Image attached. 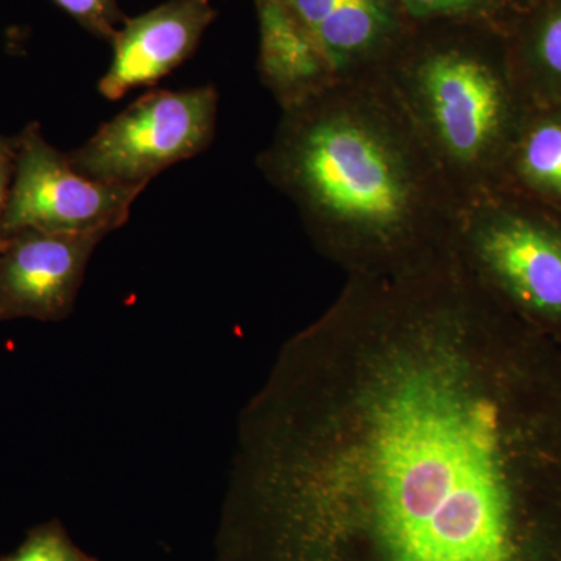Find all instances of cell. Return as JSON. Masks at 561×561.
I'll return each instance as SVG.
<instances>
[{
	"mask_svg": "<svg viewBox=\"0 0 561 561\" xmlns=\"http://www.w3.org/2000/svg\"><path fill=\"white\" fill-rule=\"evenodd\" d=\"M500 302L456 250L350 275L242 412L216 561H559L516 476Z\"/></svg>",
	"mask_w": 561,
	"mask_h": 561,
	"instance_id": "cell-1",
	"label": "cell"
},
{
	"mask_svg": "<svg viewBox=\"0 0 561 561\" xmlns=\"http://www.w3.org/2000/svg\"><path fill=\"white\" fill-rule=\"evenodd\" d=\"M257 165L348 275L401 271L454 245L459 197L382 72L283 111Z\"/></svg>",
	"mask_w": 561,
	"mask_h": 561,
	"instance_id": "cell-2",
	"label": "cell"
},
{
	"mask_svg": "<svg viewBox=\"0 0 561 561\" xmlns=\"http://www.w3.org/2000/svg\"><path fill=\"white\" fill-rule=\"evenodd\" d=\"M446 27L419 33L412 25L382 73L461 202L496 186L529 110L515 69L485 41L494 27Z\"/></svg>",
	"mask_w": 561,
	"mask_h": 561,
	"instance_id": "cell-3",
	"label": "cell"
},
{
	"mask_svg": "<svg viewBox=\"0 0 561 561\" xmlns=\"http://www.w3.org/2000/svg\"><path fill=\"white\" fill-rule=\"evenodd\" d=\"M457 250L502 301L561 317V228L537 206L501 190L460 202Z\"/></svg>",
	"mask_w": 561,
	"mask_h": 561,
	"instance_id": "cell-4",
	"label": "cell"
},
{
	"mask_svg": "<svg viewBox=\"0 0 561 561\" xmlns=\"http://www.w3.org/2000/svg\"><path fill=\"white\" fill-rule=\"evenodd\" d=\"M216 88L150 91L68 153L77 172L92 180L149 186L176 162L208 149L216 133Z\"/></svg>",
	"mask_w": 561,
	"mask_h": 561,
	"instance_id": "cell-5",
	"label": "cell"
},
{
	"mask_svg": "<svg viewBox=\"0 0 561 561\" xmlns=\"http://www.w3.org/2000/svg\"><path fill=\"white\" fill-rule=\"evenodd\" d=\"M16 140L3 238L24 230L108 236L127 224L146 186L105 183L77 172L68 153L47 142L38 122L27 125Z\"/></svg>",
	"mask_w": 561,
	"mask_h": 561,
	"instance_id": "cell-6",
	"label": "cell"
},
{
	"mask_svg": "<svg viewBox=\"0 0 561 561\" xmlns=\"http://www.w3.org/2000/svg\"><path fill=\"white\" fill-rule=\"evenodd\" d=\"M103 234L24 230L0 247V321L65 320Z\"/></svg>",
	"mask_w": 561,
	"mask_h": 561,
	"instance_id": "cell-7",
	"label": "cell"
},
{
	"mask_svg": "<svg viewBox=\"0 0 561 561\" xmlns=\"http://www.w3.org/2000/svg\"><path fill=\"white\" fill-rule=\"evenodd\" d=\"M214 18L213 0H169L127 20L111 41L113 61L99 92L114 102L158 83L194 54Z\"/></svg>",
	"mask_w": 561,
	"mask_h": 561,
	"instance_id": "cell-8",
	"label": "cell"
},
{
	"mask_svg": "<svg viewBox=\"0 0 561 561\" xmlns=\"http://www.w3.org/2000/svg\"><path fill=\"white\" fill-rule=\"evenodd\" d=\"M339 80L381 73L413 25L394 0H287Z\"/></svg>",
	"mask_w": 561,
	"mask_h": 561,
	"instance_id": "cell-9",
	"label": "cell"
},
{
	"mask_svg": "<svg viewBox=\"0 0 561 561\" xmlns=\"http://www.w3.org/2000/svg\"><path fill=\"white\" fill-rule=\"evenodd\" d=\"M260 76L280 110L311 101L339 80L319 41L287 0H256Z\"/></svg>",
	"mask_w": 561,
	"mask_h": 561,
	"instance_id": "cell-10",
	"label": "cell"
},
{
	"mask_svg": "<svg viewBox=\"0 0 561 561\" xmlns=\"http://www.w3.org/2000/svg\"><path fill=\"white\" fill-rule=\"evenodd\" d=\"M545 105L524 116L493 190L526 195L538 205H561V106Z\"/></svg>",
	"mask_w": 561,
	"mask_h": 561,
	"instance_id": "cell-11",
	"label": "cell"
},
{
	"mask_svg": "<svg viewBox=\"0 0 561 561\" xmlns=\"http://www.w3.org/2000/svg\"><path fill=\"white\" fill-rule=\"evenodd\" d=\"M515 73L526 95L538 103L561 101V7L538 25Z\"/></svg>",
	"mask_w": 561,
	"mask_h": 561,
	"instance_id": "cell-12",
	"label": "cell"
},
{
	"mask_svg": "<svg viewBox=\"0 0 561 561\" xmlns=\"http://www.w3.org/2000/svg\"><path fill=\"white\" fill-rule=\"evenodd\" d=\"M413 24L434 21L476 22L496 27L508 0H394Z\"/></svg>",
	"mask_w": 561,
	"mask_h": 561,
	"instance_id": "cell-13",
	"label": "cell"
},
{
	"mask_svg": "<svg viewBox=\"0 0 561 561\" xmlns=\"http://www.w3.org/2000/svg\"><path fill=\"white\" fill-rule=\"evenodd\" d=\"M2 561H99L70 540L65 526L58 522L41 524L24 542Z\"/></svg>",
	"mask_w": 561,
	"mask_h": 561,
	"instance_id": "cell-14",
	"label": "cell"
},
{
	"mask_svg": "<svg viewBox=\"0 0 561 561\" xmlns=\"http://www.w3.org/2000/svg\"><path fill=\"white\" fill-rule=\"evenodd\" d=\"M61 10L98 38L113 41L127 22L116 0H54Z\"/></svg>",
	"mask_w": 561,
	"mask_h": 561,
	"instance_id": "cell-15",
	"label": "cell"
},
{
	"mask_svg": "<svg viewBox=\"0 0 561 561\" xmlns=\"http://www.w3.org/2000/svg\"><path fill=\"white\" fill-rule=\"evenodd\" d=\"M18 140L0 135V247L3 243L2 220L5 213L7 201L11 181H13L14 165H16Z\"/></svg>",
	"mask_w": 561,
	"mask_h": 561,
	"instance_id": "cell-16",
	"label": "cell"
}]
</instances>
